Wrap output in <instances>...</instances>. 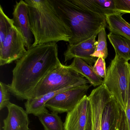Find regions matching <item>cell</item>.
Wrapping results in <instances>:
<instances>
[{
  "mask_svg": "<svg viewBox=\"0 0 130 130\" xmlns=\"http://www.w3.org/2000/svg\"><path fill=\"white\" fill-rule=\"evenodd\" d=\"M90 86L87 84L61 92L48 101L45 107L54 112L68 113L86 95Z\"/></svg>",
  "mask_w": 130,
  "mask_h": 130,
  "instance_id": "7",
  "label": "cell"
},
{
  "mask_svg": "<svg viewBox=\"0 0 130 130\" xmlns=\"http://www.w3.org/2000/svg\"><path fill=\"white\" fill-rule=\"evenodd\" d=\"M28 8L30 27L34 37L32 46L69 42L71 29L57 10L53 1L25 0Z\"/></svg>",
  "mask_w": 130,
  "mask_h": 130,
  "instance_id": "2",
  "label": "cell"
},
{
  "mask_svg": "<svg viewBox=\"0 0 130 130\" xmlns=\"http://www.w3.org/2000/svg\"><path fill=\"white\" fill-rule=\"evenodd\" d=\"M14 25L23 36L26 42V48L29 49L32 45L33 38L29 17L28 8L25 1L16 2L13 13Z\"/></svg>",
  "mask_w": 130,
  "mask_h": 130,
  "instance_id": "11",
  "label": "cell"
},
{
  "mask_svg": "<svg viewBox=\"0 0 130 130\" xmlns=\"http://www.w3.org/2000/svg\"><path fill=\"white\" fill-rule=\"evenodd\" d=\"M80 8L104 16L117 13L114 0H70Z\"/></svg>",
  "mask_w": 130,
  "mask_h": 130,
  "instance_id": "13",
  "label": "cell"
},
{
  "mask_svg": "<svg viewBox=\"0 0 130 130\" xmlns=\"http://www.w3.org/2000/svg\"><path fill=\"white\" fill-rule=\"evenodd\" d=\"M129 67H130V63H129Z\"/></svg>",
  "mask_w": 130,
  "mask_h": 130,
  "instance_id": "28",
  "label": "cell"
},
{
  "mask_svg": "<svg viewBox=\"0 0 130 130\" xmlns=\"http://www.w3.org/2000/svg\"><path fill=\"white\" fill-rule=\"evenodd\" d=\"M122 109L117 101L112 96L103 111L102 130H115L120 122Z\"/></svg>",
  "mask_w": 130,
  "mask_h": 130,
  "instance_id": "14",
  "label": "cell"
},
{
  "mask_svg": "<svg viewBox=\"0 0 130 130\" xmlns=\"http://www.w3.org/2000/svg\"><path fill=\"white\" fill-rule=\"evenodd\" d=\"M110 32L130 40V24L124 19L121 14L116 13L106 16Z\"/></svg>",
  "mask_w": 130,
  "mask_h": 130,
  "instance_id": "17",
  "label": "cell"
},
{
  "mask_svg": "<svg viewBox=\"0 0 130 130\" xmlns=\"http://www.w3.org/2000/svg\"><path fill=\"white\" fill-rule=\"evenodd\" d=\"M108 37L116 54L127 60H130V40L111 32L108 35Z\"/></svg>",
  "mask_w": 130,
  "mask_h": 130,
  "instance_id": "18",
  "label": "cell"
},
{
  "mask_svg": "<svg viewBox=\"0 0 130 130\" xmlns=\"http://www.w3.org/2000/svg\"><path fill=\"white\" fill-rule=\"evenodd\" d=\"M124 112L126 117L127 130H130V94L128 96L127 107Z\"/></svg>",
  "mask_w": 130,
  "mask_h": 130,
  "instance_id": "25",
  "label": "cell"
},
{
  "mask_svg": "<svg viewBox=\"0 0 130 130\" xmlns=\"http://www.w3.org/2000/svg\"><path fill=\"white\" fill-rule=\"evenodd\" d=\"M116 10L120 14L130 13V0H114Z\"/></svg>",
  "mask_w": 130,
  "mask_h": 130,
  "instance_id": "24",
  "label": "cell"
},
{
  "mask_svg": "<svg viewBox=\"0 0 130 130\" xmlns=\"http://www.w3.org/2000/svg\"><path fill=\"white\" fill-rule=\"evenodd\" d=\"M89 84V82L86 78L69 65L62 64L52 71L41 82L32 99L38 98L48 93L68 87L83 86Z\"/></svg>",
  "mask_w": 130,
  "mask_h": 130,
  "instance_id": "5",
  "label": "cell"
},
{
  "mask_svg": "<svg viewBox=\"0 0 130 130\" xmlns=\"http://www.w3.org/2000/svg\"><path fill=\"white\" fill-rule=\"evenodd\" d=\"M103 84L125 111L130 94V69L128 61L116 54L107 70Z\"/></svg>",
  "mask_w": 130,
  "mask_h": 130,
  "instance_id": "4",
  "label": "cell"
},
{
  "mask_svg": "<svg viewBox=\"0 0 130 130\" xmlns=\"http://www.w3.org/2000/svg\"><path fill=\"white\" fill-rule=\"evenodd\" d=\"M10 92L8 84L0 82V110L7 107L11 103Z\"/></svg>",
  "mask_w": 130,
  "mask_h": 130,
  "instance_id": "22",
  "label": "cell"
},
{
  "mask_svg": "<svg viewBox=\"0 0 130 130\" xmlns=\"http://www.w3.org/2000/svg\"><path fill=\"white\" fill-rule=\"evenodd\" d=\"M8 114L4 120L3 130H30V122L26 110L14 103L7 106Z\"/></svg>",
  "mask_w": 130,
  "mask_h": 130,
  "instance_id": "12",
  "label": "cell"
},
{
  "mask_svg": "<svg viewBox=\"0 0 130 130\" xmlns=\"http://www.w3.org/2000/svg\"><path fill=\"white\" fill-rule=\"evenodd\" d=\"M80 86H82L68 87L57 91L48 93L38 98L28 100L25 103L26 110L28 114H32L38 117L42 114L47 113L49 112L45 107V104L48 101L61 92Z\"/></svg>",
  "mask_w": 130,
  "mask_h": 130,
  "instance_id": "15",
  "label": "cell"
},
{
  "mask_svg": "<svg viewBox=\"0 0 130 130\" xmlns=\"http://www.w3.org/2000/svg\"><path fill=\"white\" fill-rule=\"evenodd\" d=\"M44 130H64V125L58 113L52 112L39 116Z\"/></svg>",
  "mask_w": 130,
  "mask_h": 130,
  "instance_id": "19",
  "label": "cell"
},
{
  "mask_svg": "<svg viewBox=\"0 0 130 130\" xmlns=\"http://www.w3.org/2000/svg\"><path fill=\"white\" fill-rule=\"evenodd\" d=\"M119 130H127L126 117L124 111L122 109L121 115L119 125Z\"/></svg>",
  "mask_w": 130,
  "mask_h": 130,
  "instance_id": "26",
  "label": "cell"
},
{
  "mask_svg": "<svg viewBox=\"0 0 130 130\" xmlns=\"http://www.w3.org/2000/svg\"><path fill=\"white\" fill-rule=\"evenodd\" d=\"M88 97L92 110V130H102L101 121L103 111L112 96L103 84L93 90Z\"/></svg>",
  "mask_w": 130,
  "mask_h": 130,
  "instance_id": "9",
  "label": "cell"
},
{
  "mask_svg": "<svg viewBox=\"0 0 130 130\" xmlns=\"http://www.w3.org/2000/svg\"><path fill=\"white\" fill-rule=\"evenodd\" d=\"M119 124L118 125V126H117V127H116V128L115 129V130H119Z\"/></svg>",
  "mask_w": 130,
  "mask_h": 130,
  "instance_id": "27",
  "label": "cell"
},
{
  "mask_svg": "<svg viewBox=\"0 0 130 130\" xmlns=\"http://www.w3.org/2000/svg\"><path fill=\"white\" fill-rule=\"evenodd\" d=\"M108 55L105 28L102 29L98 34V41L96 42L95 51L92 56L93 57L103 58L105 59Z\"/></svg>",
  "mask_w": 130,
  "mask_h": 130,
  "instance_id": "20",
  "label": "cell"
},
{
  "mask_svg": "<svg viewBox=\"0 0 130 130\" xmlns=\"http://www.w3.org/2000/svg\"><path fill=\"white\" fill-rule=\"evenodd\" d=\"M57 43L32 46L17 61L12 79L8 84L10 93L20 100L32 99L41 82L62 64Z\"/></svg>",
  "mask_w": 130,
  "mask_h": 130,
  "instance_id": "1",
  "label": "cell"
},
{
  "mask_svg": "<svg viewBox=\"0 0 130 130\" xmlns=\"http://www.w3.org/2000/svg\"><path fill=\"white\" fill-rule=\"evenodd\" d=\"M26 42L20 32L13 25L0 46V66L17 61L26 53Z\"/></svg>",
  "mask_w": 130,
  "mask_h": 130,
  "instance_id": "6",
  "label": "cell"
},
{
  "mask_svg": "<svg viewBox=\"0 0 130 130\" xmlns=\"http://www.w3.org/2000/svg\"><path fill=\"white\" fill-rule=\"evenodd\" d=\"M97 35L92 38L75 45H67V50L64 53V62L72 59L78 58L86 62L92 66L96 61V58L92 56L95 51L96 42V38Z\"/></svg>",
  "mask_w": 130,
  "mask_h": 130,
  "instance_id": "10",
  "label": "cell"
},
{
  "mask_svg": "<svg viewBox=\"0 0 130 130\" xmlns=\"http://www.w3.org/2000/svg\"><path fill=\"white\" fill-rule=\"evenodd\" d=\"M57 10L71 29L69 44L75 45L98 35L106 26V17L80 8L70 0H52Z\"/></svg>",
  "mask_w": 130,
  "mask_h": 130,
  "instance_id": "3",
  "label": "cell"
},
{
  "mask_svg": "<svg viewBox=\"0 0 130 130\" xmlns=\"http://www.w3.org/2000/svg\"><path fill=\"white\" fill-rule=\"evenodd\" d=\"M64 125V130H92L91 105L87 95L67 113Z\"/></svg>",
  "mask_w": 130,
  "mask_h": 130,
  "instance_id": "8",
  "label": "cell"
},
{
  "mask_svg": "<svg viewBox=\"0 0 130 130\" xmlns=\"http://www.w3.org/2000/svg\"><path fill=\"white\" fill-rule=\"evenodd\" d=\"M72 69L87 79L90 85L94 87H99L103 84L102 78L97 76L93 71V67L83 60L78 58H74L69 65Z\"/></svg>",
  "mask_w": 130,
  "mask_h": 130,
  "instance_id": "16",
  "label": "cell"
},
{
  "mask_svg": "<svg viewBox=\"0 0 130 130\" xmlns=\"http://www.w3.org/2000/svg\"><path fill=\"white\" fill-rule=\"evenodd\" d=\"M95 73L102 78H105L106 76V71L105 60L103 58H98L93 67Z\"/></svg>",
  "mask_w": 130,
  "mask_h": 130,
  "instance_id": "23",
  "label": "cell"
},
{
  "mask_svg": "<svg viewBox=\"0 0 130 130\" xmlns=\"http://www.w3.org/2000/svg\"><path fill=\"white\" fill-rule=\"evenodd\" d=\"M14 25L12 19L5 14L3 7L0 5V46L3 44L10 29Z\"/></svg>",
  "mask_w": 130,
  "mask_h": 130,
  "instance_id": "21",
  "label": "cell"
}]
</instances>
